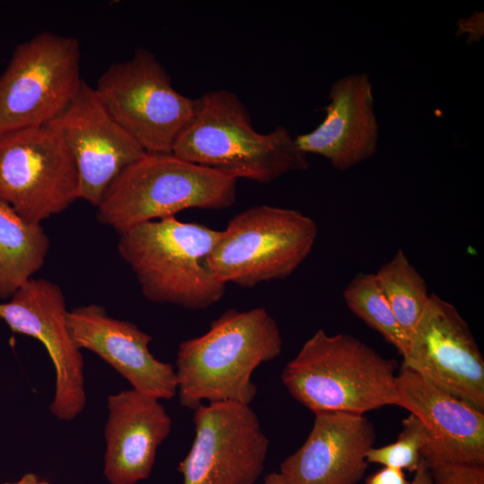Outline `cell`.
<instances>
[{
  "label": "cell",
  "instance_id": "obj_1",
  "mask_svg": "<svg viewBox=\"0 0 484 484\" xmlns=\"http://www.w3.org/2000/svg\"><path fill=\"white\" fill-rule=\"evenodd\" d=\"M281 350L280 328L264 307L225 311L206 333L178 346L174 367L180 404L193 411L203 402L250 405L257 393L254 371Z\"/></svg>",
  "mask_w": 484,
  "mask_h": 484
},
{
  "label": "cell",
  "instance_id": "obj_2",
  "mask_svg": "<svg viewBox=\"0 0 484 484\" xmlns=\"http://www.w3.org/2000/svg\"><path fill=\"white\" fill-rule=\"evenodd\" d=\"M172 153L235 179L268 184L308 169L307 155L285 126L262 134L255 130L238 96L226 89L198 98L197 112Z\"/></svg>",
  "mask_w": 484,
  "mask_h": 484
},
{
  "label": "cell",
  "instance_id": "obj_3",
  "mask_svg": "<svg viewBox=\"0 0 484 484\" xmlns=\"http://www.w3.org/2000/svg\"><path fill=\"white\" fill-rule=\"evenodd\" d=\"M396 362L347 333L318 329L281 373L290 394L314 414L364 415L398 404Z\"/></svg>",
  "mask_w": 484,
  "mask_h": 484
},
{
  "label": "cell",
  "instance_id": "obj_4",
  "mask_svg": "<svg viewBox=\"0 0 484 484\" xmlns=\"http://www.w3.org/2000/svg\"><path fill=\"white\" fill-rule=\"evenodd\" d=\"M220 235V230L172 216L119 234L117 248L148 300L205 309L226 290L208 264Z\"/></svg>",
  "mask_w": 484,
  "mask_h": 484
},
{
  "label": "cell",
  "instance_id": "obj_5",
  "mask_svg": "<svg viewBox=\"0 0 484 484\" xmlns=\"http://www.w3.org/2000/svg\"><path fill=\"white\" fill-rule=\"evenodd\" d=\"M237 182L173 153L146 152L111 183L97 218L121 234L186 209L224 210L236 202Z\"/></svg>",
  "mask_w": 484,
  "mask_h": 484
},
{
  "label": "cell",
  "instance_id": "obj_6",
  "mask_svg": "<svg viewBox=\"0 0 484 484\" xmlns=\"http://www.w3.org/2000/svg\"><path fill=\"white\" fill-rule=\"evenodd\" d=\"M315 221L302 212L255 205L220 230L208 264L225 283L252 288L290 277L306 260L317 238Z\"/></svg>",
  "mask_w": 484,
  "mask_h": 484
},
{
  "label": "cell",
  "instance_id": "obj_7",
  "mask_svg": "<svg viewBox=\"0 0 484 484\" xmlns=\"http://www.w3.org/2000/svg\"><path fill=\"white\" fill-rule=\"evenodd\" d=\"M94 89L112 117L148 153H172L198 108V98L179 93L146 48L112 64Z\"/></svg>",
  "mask_w": 484,
  "mask_h": 484
},
{
  "label": "cell",
  "instance_id": "obj_8",
  "mask_svg": "<svg viewBox=\"0 0 484 484\" xmlns=\"http://www.w3.org/2000/svg\"><path fill=\"white\" fill-rule=\"evenodd\" d=\"M80 60L74 37L43 31L17 45L0 74V135L58 117L82 86Z\"/></svg>",
  "mask_w": 484,
  "mask_h": 484
},
{
  "label": "cell",
  "instance_id": "obj_9",
  "mask_svg": "<svg viewBox=\"0 0 484 484\" xmlns=\"http://www.w3.org/2000/svg\"><path fill=\"white\" fill-rule=\"evenodd\" d=\"M77 199V167L56 130L46 125L0 135V201L40 224Z\"/></svg>",
  "mask_w": 484,
  "mask_h": 484
},
{
  "label": "cell",
  "instance_id": "obj_10",
  "mask_svg": "<svg viewBox=\"0 0 484 484\" xmlns=\"http://www.w3.org/2000/svg\"><path fill=\"white\" fill-rule=\"evenodd\" d=\"M194 438L177 470L183 484H255L269 440L250 405L203 403L194 411Z\"/></svg>",
  "mask_w": 484,
  "mask_h": 484
},
{
  "label": "cell",
  "instance_id": "obj_11",
  "mask_svg": "<svg viewBox=\"0 0 484 484\" xmlns=\"http://www.w3.org/2000/svg\"><path fill=\"white\" fill-rule=\"evenodd\" d=\"M67 314L61 288L46 279L31 278L0 302V319L47 350L56 375L49 410L62 420L73 419L86 404L83 357L72 339Z\"/></svg>",
  "mask_w": 484,
  "mask_h": 484
},
{
  "label": "cell",
  "instance_id": "obj_12",
  "mask_svg": "<svg viewBox=\"0 0 484 484\" xmlns=\"http://www.w3.org/2000/svg\"><path fill=\"white\" fill-rule=\"evenodd\" d=\"M402 367L484 411V359L457 308L431 293L409 337Z\"/></svg>",
  "mask_w": 484,
  "mask_h": 484
},
{
  "label": "cell",
  "instance_id": "obj_13",
  "mask_svg": "<svg viewBox=\"0 0 484 484\" xmlns=\"http://www.w3.org/2000/svg\"><path fill=\"white\" fill-rule=\"evenodd\" d=\"M48 125L58 133L73 157L80 199L95 207L123 170L146 153L84 80L70 105Z\"/></svg>",
  "mask_w": 484,
  "mask_h": 484
},
{
  "label": "cell",
  "instance_id": "obj_14",
  "mask_svg": "<svg viewBox=\"0 0 484 484\" xmlns=\"http://www.w3.org/2000/svg\"><path fill=\"white\" fill-rule=\"evenodd\" d=\"M67 323L76 346L97 354L133 389L159 400L177 395L174 366L152 355L151 336L136 324L109 316L105 307L96 304L68 311Z\"/></svg>",
  "mask_w": 484,
  "mask_h": 484
},
{
  "label": "cell",
  "instance_id": "obj_15",
  "mask_svg": "<svg viewBox=\"0 0 484 484\" xmlns=\"http://www.w3.org/2000/svg\"><path fill=\"white\" fill-rule=\"evenodd\" d=\"M398 404L425 426L428 467L440 463L484 464V411L436 387L416 372L397 374Z\"/></svg>",
  "mask_w": 484,
  "mask_h": 484
},
{
  "label": "cell",
  "instance_id": "obj_16",
  "mask_svg": "<svg viewBox=\"0 0 484 484\" xmlns=\"http://www.w3.org/2000/svg\"><path fill=\"white\" fill-rule=\"evenodd\" d=\"M324 113V118L314 130L295 137L303 152L323 157L338 171H346L375 155L379 125L367 73H352L335 80L328 92Z\"/></svg>",
  "mask_w": 484,
  "mask_h": 484
},
{
  "label": "cell",
  "instance_id": "obj_17",
  "mask_svg": "<svg viewBox=\"0 0 484 484\" xmlns=\"http://www.w3.org/2000/svg\"><path fill=\"white\" fill-rule=\"evenodd\" d=\"M375 442V428L364 415L316 413L306 441L282 461L280 472L290 484H358Z\"/></svg>",
  "mask_w": 484,
  "mask_h": 484
},
{
  "label": "cell",
  "instance_id": "obj_18",
  "mask_svg": "<svg viewBox=\"0 0 484 484\" xmlns=\"http://www.w3.org/2000/svg\"><path fill=\"white\" fill-rule=\"evenodd\" d=\"M160 401L133 388L108 395L103 474L109 484H135L150 477L172 424Z\"/></svg>",
  "mask_w": 484,
  "mask_h": 484
},
{
  "label": "cell",
  "instance_id": "obj_19",
  "mask_svg": "<svg viewBox=\"0 0 484 484\" xmlns=\"http://www.w3.org/2000/svg\"><path fill=\"white\" fill-rule=\"evenodd\" d=\"M49 238L40 224L0 201V299L4 301L43 266Z\"/></svg>",
  "mask_w": 484,
  "mask_h": 484
},
{
  "label": "cell",
  "instance_id": "obj_20",
  "mask_svg": "<svg viewBox=\"0 0 484 484\" xmlns=\"http://www.w3.org/2000/svg\"><path fill=\"white\" fill-rule=\"evenodd\" d=\"M375 275L394 316L409 338L430 299L431 293L425 279L402 249L397 250Z\"/></svg>",
  "mask_w": 484,
  "mask_h": 484
},
{
  "label": "cell",
  "instance_id": "obj_21",
  "mask_svg": "<svg viewBox=\"0 0 484 484\" xmlns=\"http://www.w3.org/2000/svg\"><path fill=\"white\" fill-rule=\"evenodd\" d=\"M343 299L348 308L376 331L402 357L409 338L400 326L375 273L359 272L347 284Z\"/></svg>",
  "mask_w": 484,
  "mask_h": 484
},
{
  "label": "cell",
  "instance_id": "obj_22",
  "mask_svg": "<svg viewBox=\"0 0 484 484\" xmlns=\"http://www.w3.org/2000/svg\"><path fill=\"white\" fill-rule=\"evenodd\" d=\"M428 440L425 426L410 413L402 420L397 440L381 447H371L366 455L367 462L415 472L423 461Z\"/></svg>",
  "mask_w": 484,
  "mask_h": 484
},
{
  "label": "cell",
  "instance_id": "obj_23",
  "mask_svg": "<svg viewBox=\"0 0 484 484\" xmlns=\"http://www.w3.org/2000/svg\"><path fill=\"white\" fill-rule=\"evenodd\" d=\"M428 468L433 484H484V464L449 462Z\"/></svg>",
  "mask_w": 484,
  "mask_h": 484
},
{
  "label": "cell",
  "instance_id": "obj_24",
  "mask_svg": "<svg viewBox=\"0 0 484 484\" xmlns=\"http://www.w3.org/2000/svg\"><path fill=\"white\" fill-rule=\"evenodd\" d=\"M402 470L383 466L367 478L365 484H410Z\"/></svg>",
  "mask_w": 484,
  "mask_h": 484
},
{
  "label": "cell",
  "instance_id": "obj_25",
  "mask_svg": "<svg viewBox=\"0 0 484 484\" xmlns=\"http://www.w3.org/2000/svg\"><path fill=\"white\" fill-rule=\"evenodd\" d=\"M410 484H433L429 468L424 460L414 472L413 480H411Z\"/></svg>",
  "mask_w": 484,
  "mask_h": 484
},
{
  "label": "cell",
  "instance_id": "obj_26",
  "mask_svg": "<svg viewBox=\"0 0 484 484\" xmlns=\"http://www.w3.org/2000/svg\"><path fill=\"white\" fill-rule=\"evenodd\" d=\"M4 484H50L48 480L39 475L28 472L13 482H5Z\"/></svg>",
  "mask_w": 484,
  "mask_h": 484
},
{
  "label": "cell",
  "instance_id": "obj_27",
  "mask_svg": "<svg viewBox=\"0 0 484 484\" xmlns=\"http://www.w3.org/2000/svg\"><path fill=\"white\" fill-rule=\"evenodd\" d=\"M263 484H290L289 480L280 472L273 471L267 474Z\"/></svg>",
  "mask_w": 484,
  "mask_h": 484
}]
</instances>
